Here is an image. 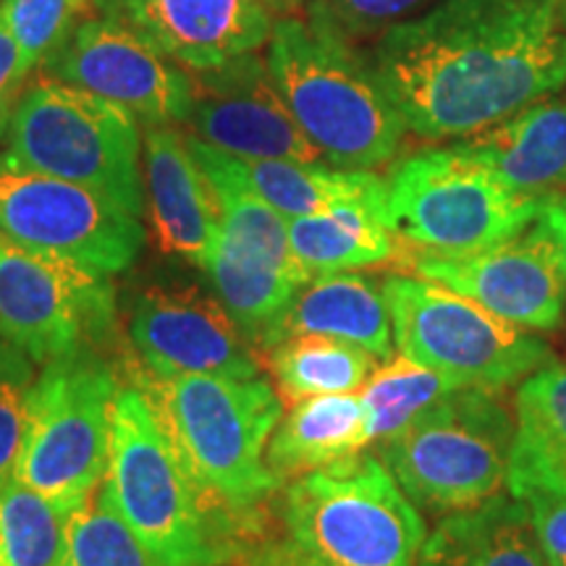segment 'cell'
<instances>
[{
  "instance_id": "6da1fadb",
  "label": "cell",
  "mask_w": 566,
  "mask_h": 566,
  "mask_svg": "<svg viewBox=\"0 0 566 566\" xmlns=\"http://www.w3.org/2000/svg\"><path fill=\"white\" fill-rule=\"evenodd\" d=\"M370 63L409 132L472 137L566 87V0H436Z\"/></svg>"
},
{
  "instance_id": "7a4b0ae2",
  "label": "cell",
  "mask_w": 566,
  "mask_h": 566,
  "mask_svg": "<svg viewBox=\"0 0 566 566\" xmlns=\"http://www.w3.org/2000/svg\"><path fill=\"white\" fill-rule=\"evenodd\" d=\"M129 375L150 394L189 475L244 554L263 535L283 488L268 467V443L283 417L281 394L265 375H155L139 365Z\"/></svg>"
},
{
  "instance_id": "3957f363",
  "label": "cell",
  "mask_w": 566,
  "mask_h": 566,
  "mask_svg": "<svg viewBox=\"0 0 566 566\" xmlns=\"http://www.w3.org/2000/svg\"><path fill=\"white\" fill-rule=\"evenodd\" d=\"M428 530L384 459L354 454L275 495L244 566H420Z\"/></svg>"
},
{
  "instance_id": "277c9868",
  "label": "cell",
  "mask_w": 566,
  "mask_h": 566,
  "mask_svg": "<svg viewBox=\"0 0 566 566\" xmlns=\"http://www.w3.org/2000/svg\"><path fill=\"white\" fill-rule=\"evenodd\" d=\"M268 69L328 166L373 171L396 158L409 129L357 45L307 17H283L268 40Z\"/></svg>"
},
{
  "instance_id": "5b68a950",
  "label": "cell",
  "mask_w": 566,
  "mask_h": 566,
  "mask_svg": "<svg viewBox=\"0 0 566 566\" xmlns=\"http://www.w3.org/2000/svg\"><path fill=\"white\" fill-rule=\"evenodd\" d=\"M113 506L160 566H226L239 543L212 512L168 436L150 394L129 375L111 407V462L105 472Z\"/></svg>"
},
{
  "instance_id": "8992f818",
  "label": "cell",
  "mask_w": 566,
  "mask_h": 566,
  "mask_svg": "<svg viewBox=\"0 0 566 566\" xmlns=\"http://www.w3.org/2000/svg\"><path fill=\"white\" fill-rule=\"evenodd\" d=\"M543 202L509 189L459 145L409 155L386 179V226L412 258H467L535 223Z\"/></svg>"
},
{
  "instance_id": "52a82bcc",
  "label": "cell",
  "mask_w": 566,
  "mask_h": 566,
  "mask_svg": "<svg viewBox=\"0 0 566 566\" xmlns=\"http://www.w3.org/2000/svg\"><path fill=\"white\" fill-rule=\"evenodd\" d=\"M514 430L499 388H457L384 438L378 457L417 509L454 514L499 495Z\"/></svg>"
},
{
  "instance_id": "ba28073f",
  "label": "cell",
  "mask_w": 566,
  "mask_h": 566,
  "mask_svg": "<svg viewBox=\"0 0 566 566\" xmlns=\"http://www.w3.org/2000/svg\"><path fill=\"white\" fill-rule=\"evenodd\" d=\"M9 153L34 171L59 176L132 216L145 210V168L137 118L122 105L59 80L19 95L9 122Z\"/></svg>"
},
{
  "instance_id": "9c48e42d",
  "label": "cell",
  "mask_w": 566,
  "mask_h": 566,
  "mask_svg": "<svg viewBox=\"0 0 566 566\" xmlns=\"http://www.w3.org/2000/svg\"><path fill=\"white\" fill-rule=\"evenodd\" d=\"M118 386V367L105 346H80L42 365L13 478L69 509L95 493L111 462V407Z\"/></svg>"
},
{
  "instance_id": "30bf717a",
  "label": "cell",
  "mask_w": 566,
  "mask_h": 566,
  "mask_svg": "<svg viewBox=\"0 0 566 566\" xmlns=\"http://www.w3.org/2000/svg\"><path fill=\"white\" fill-rule=\"evenodd\" d=\"M384 292L401 357L446 375L459 388L501 391L556 363L554 349L533 331L493 315L443 283L388 275Z\"/></svg>"
},
{
  "instance_id": "8fae6325",
  "label": "cell",
  "mask_w": 566,
  "mask_h": 566,
  "mask_svg": "<svg viewBox=\"0 0 566 566\" xmlns=\"http://www.w3.org/2000/svg\"><path fill=\"white\" fill-rule=\"evenodd\" d=\"M187 145L221 208V229L205 271L247 342L268 349L275 323L315 275L296 260L286 218L233 179L216 147L195 134Z\"/></svg>"
},
{
  "instance_id": "7c38bea8",
  "label": "cell",
  "mask_w": 566,
  "mask_h": 566,
  "mask_svg": "<svg viewBox=\"0 0 566 566\" xmlns=\"http://www.w3.org/2000/svg\"><path fill=\"white\" fill-rule=\"evenodd\" d=\"M0 233L95 273H124L145 250L139 218L80 184L0 153Z\"/></svg>"
},
{
  "instance_id": "4fadbf2b",
  "label": "cell",
  "mask_w": 566,
  "mask_h": 566,
  "mask_svg": "<svg viewBox=\"0 0 566 566\" xmlns=\"http://www.w3.org/2000/svg\"><path fill=\"white\" fill-rule=\"evenodd\" d=\"M118 300L105 273L27 250L0 233V338L32 363L108 346Z\"/></svg>"
},
{
  "instance_id": "5bb4252c",
  "label": "cell",
  "mask_w": 566,
  "mask_h": 566,
  "mask_svg": "<svg viewBox=\"0 0 566 566\" xmlns=\"http://www.w3.org/2000/svg\"><path fill=\"white\" fill-rule=\"evenodd\" d=\"M42 63L51 80L95 92L147 126L187 124L192 113L189 71L176 69L116 13L84 19Z\"/></svg>"
},
{
  "instance_id": "9a60e30c",
  "label": "cell",
  "mask_w": 566,
  "mask_h": 566,
  "mask_svg": "<svg viewBox=\"0 0 566 566\" xmlns=\"http://www.w3.org/2000/svg\"><path fill=\"white\" fill-rule=\"evenodd\" d=\"M129 342L155 375L258 378L252 344L218 296L197 286H150L129 304Z\"/></svg>"
},
{
  "instance_id": "2e32d148",
  "label": "cell",
  "mask_w": 566,
  "mask_h": 566,
  "mask_svg": "<svg viewBox=\"0 0 566 566\" xmlns=\"http://www.w3.org/2000/svg\"><path fill=\"white\" fill-rule=\"evenodd\" d=\"M192 76L195 137L237 158H283L325 163L304 137L275 87L268 61L254 53L212 69H189Z\"/></svg>"
},
{
  "instance_id": "e0dca14e",
  "label": "cell",
  "mask_w": 566,
  "mask_h": 566,
  "mask_svg": "<svg viewBox=\"0 0 566 566\" xmlns=\"http://www.w3.org/2000/svg\"><path fill=\"white\" fill-rule=\"evenodd\" d=\"M407 263L415 275L470 296L520 328L558 331L562 325L566 281L537 223L467 258H415Z\"/></svg>"
},
{
  "instance_id": "ac0fdd59",
  "label": "cell",
  "mask_w": 566,
  "mask_h": 566,
  "mask_svg": "<svg viewBox=\"0 0 566 566\" xmlns=\"http://www.w3.org/2000/svg\"><path fill=\"white\" fill-rule=\"evenodd\" d=\"M116 17L187 69H212L254 53L273 34L263 0H116Z\"/></svg>"
},
{
  "instance_id": "d6986e66",
  "label": "cell",
  "mask_w": 566,
  "mask_h": 566,
  "mask_svg": "<svg viewBox=\"0 0 566 566\" xmlns=\"http://www.w3.org/2000/svg\"><path fill=\"white\" fill-rule=\"evenodd\" d=\"M145 197L160 250L205 271L221 208L187 137L171 126H150L145 134Z\"/></svg>"
},
{
  "instance_id": "ffe728a7",
  "label": "cell",
  "mask_w": 566,
  "mask_h": 566,
  "mask_svg": "<svg viewBox=\"0 0 566 566\" xmlns=\"http://www.w3.org/2000/svg\"><path fill=\"white\" fill-rule=\"evenodd\" d=\"M514 192L551 200L566 192V90L457 142Z\"/></svg>"
},
{
  "instance_id": "44dd1931",
  "label": "cell",
  "mask_w": 566,
  "mask_h": 566,
  "mask_svg": "<svg viewBox=\"0 0 566 566\" xmlns=\"http://www.w3.org/2000/svg\"><path fill=\"white\" fill-rule=\"evenodd\" d=\"M289 336L336 338L363 346L388 363L394 359L396 342L384 283L352 271L315 275L275 323L271 346Z\"/></svg>"
},
{
  "instance_id": "7402d4cb",
  "label": "cell",
  "mask_w": 566,
  "mask_h": 566,
  "mask_svg": "<svg viewBox=\"0 0 566 566\" xmlns=\"http://www.w3.org/2000/svg\"><path fill=\"white\" fill-rule=\"evenodd\" d=\"M218 153L226 171L279 210L286 221L338 205H363L386 218V181L370 171H346L328 163L237 158L223 150Z\"/></svg>"
},
{
  "instance_id": "603a6c76",
  "label": "cell",
  "mask_w": 566,
  "mask_h": 566,
  "mask_svg": "<svg viewBox=\"0 0 566 566\" xmlns=\"http://www.w3.org/2000/svg\"><path fill=\"white\" fill-rule=\"evenodd\" d=\"M514 424L509 493L514 499L530 491L566 495V363H551L522 380Z\"/></svg>"
},
{
  "instance_id": "cb8c5ba5",
  "label": "cell",
  "mask_w": 566,
  "mask_h": 566,
  "mask_svg": "<svg viewBox=\"0 0 566 566\" xmlns=\"http://www.w3.org/2000/svg\"><path fill=\"white\" fill-rule=\"evenodd\" d=\"M420 566H548L525 501L493 495L446 514L422 546Z\"/></svg>"
},
{
  "instance_id": "d4e9b609",
  "label": "cell",
  "mask_w": 566,
  "mask_h": 566,
  "mask_svg": "<svg viewBox=\"0 0 566 566\" xmlns=\"http://www.w3.org/2000/svg\"><path fill=\"white\" fill-rule=\"evenodd\" d=\"M367 412L359 394H328L296 401L281 417L268 443V467L281 485L349 459L370 446Z\"/></svg>"
},
{
  "instance_id": "484cf974",
  "label": "cell",
  "mask_w": 566,
  "mask_h": 566,
  "mask_svg": "<svg viewBox=\"0 0 566 566\" xmlns=\"http://www.w3.org/2000/svg\"><path fill=\"white\" fill-rule=\"evenodd\" d=\"M289 242L310 275L363 271L396 260L399 242L378 210L363 205L289 218Z\"/></svg>"
},
{
  "instance_id": "4316f807",
  "label": "cell",
  "mask_w": 566,
  "mask_h": 566,
  "mask_svg": "<svg viewBox=\"0 0 566 566\" xmlns=\"http://www.w3.org/2000/svg\"><path fill=\"white\" fill-rule=\"evenodd\" d=\"M268 352L275 388L292 405L313 396L359 391L378 367V357L363 346L325 336H289Z\"/></svg>"
},
{
  "instance_id": "83f0119b",
  "label": "cell",
  "mask_w": 566,
  "mask_h": 566,
  "mask_svg": "<svg viewBox=\"0 0 566 566\" xmlns=\"http://www.w3.org/2000/svg\"><path fill=\"white\" fill-rule=\"evenodd\" d=\"M71 512L17 478L0 483V566L66 564Z\"/></svg>"
},
{
  "instance_id": "f1b7e54d",
  "label": "cell",
  "mask_w": 566,
  "mask_h": 566,
  "mask_svg": "<svg viewBox=\"0 0 566 566\" xmlns=\"http://www.w3.org/2000/svg\"><path fill=\"white\" fill-rule=\"evenodd\" d=\"M457 388L451 378L407 357L388 359L384 367H375L370 380L359 388L370 441L380 443L384 438L399 433L417 415Z\"/></svg>"
},
{
  "instance_id": "f546056e",
  "label": "cell",
  "mask_w": 566,
  "mask_h": 566,
  "mask_svg": "<svg viewBox=\"0 0 566 566\" xmlns=\"http://www.w3.org/2000/svg\"><path fill=\"white\" fill-rule=\"evenodd\" d=\"M63 566H160L113 506L101 483L69 516Z\"/></svg>"
},
{
  "instance_id": "4dcf8cb0",
  "label": "cell",
  "mask_w": 566,
  "mask_h": 566,
  "mask_svg": "<svg viewBox=\"0 0 566 566\" xmlns=\"http://www.w3.org/2000/svg\"><path fill=\"white\" fill-rule=\"evenodd\" d=\"M433 3L436 0H307L304 17L363 48L401 21L420 17Z\"/></svg>"
},
{
  "instance_id": "1f68e13d",
  "label": "cell",
  "mask_w": 566,
  "mask_h": 566,
  "mask_svg": "<svg viewBox=\"0 0 566 566\" xmlns=\"http://www.w3.org/2000/svg\"><path fill=\"white\" fill-rule=\"evenodd\" d=\"M34 380L32 359L19 346L0 338V483L17 475Z\"/></svg>"
},
{
  "instance_id": "d6a6232c",
  "label": "cell",
  "mask_w": 566,
  "mask_h": 566,
  "mask_svg": "<svg viewBox=\"0 0 566 566\" xmlns=\"http://www.w3.org/2000/svg\"><path fill=\"white\" fill-rule=\"evenodd\" d=\"M87 0H0V13L27 61L38 66L74 32Z\"/></svg>"
},
{
  "instance_id": "836d02e7",
  "label": "cell",
  "mask_w": 566,
  "mask_h": 566,
  "mask_svg": "<svg viewBox=\"0 0 566 566\" xmlns=\"http://www.w3.org/2000/svg\"><path fill=\"white\" fill-rule=\"evenodd\" d=\"M537 543L548 566H566V495L548 491H530L522 495Z\"/></svg>"
},
{
  "instance_id": "e575fe53",
  "label": "cell",
  "mask_w": 566,
  "mask_h": 566,
  "mask_svg": "<svg viewBox=\"0 0 566 566\" xmlns=\"http://www.w3.org/2000/svg\"><path fill=\"white\" fill-rule=\"evenodd\" d=\"M34 66L27 61L19 40L13 38L11 27L0 13V111H13L19 101L21 84L27 82Z\"/></svg>"
},
{
  "instance_id": "d590c367",
  "label": "cell",
  "mask_w": 566,
  "mask_h": 566,
  "mask_svg": "<svg viewBox=\"0 0 566 566\" xmlns=\"http://www.w3.org/2000/svg\"><path fill=\"white\" fill-rule=\"evenodd\" d=\"M535 223L546 233L558 273L566 281V195L551 197V200L543 202Z\"/></svg>"
},
{
  "instance_id": "8d00e7d4",
  "label": "cell",
  "mask_w": 566,
  "mask_h": 566,
  "mask_svg": "<svg viewBox=\"0 0 566 566\" xmlns=\"http://www.w3.org/2000/svg\"><path fill=\"white\" fill-rule=\"evenodd\" d=\"M263 3L271 9L273 13H286V17H294V11H304L307 0H263Z\"/></svg>"
},
{
  "instance_id": "74e56055",
  "label": "cell",
  "mask_w": 566,
  "mask_h": 566,
  "mask_svg": "<svg viewBox=\"0 0 566 566\" xmlns=\"http://www.w3.org/2000/svg\"><path fill=\"white\" fill-rule=\"evenodd\" d=\"M558 331H562L564 342H566V302H564V317H562V325H558Z\"/></svg>"
}]
</instances>
